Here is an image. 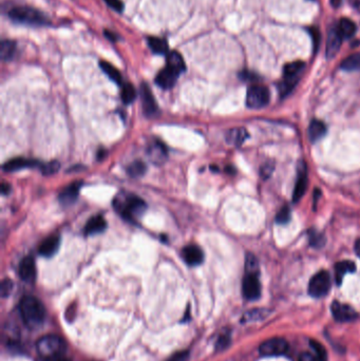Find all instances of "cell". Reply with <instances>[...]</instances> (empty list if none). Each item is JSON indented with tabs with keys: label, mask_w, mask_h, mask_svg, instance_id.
<instances>
[{
	"label": "cell",
	"mask_w": 360,
	"mask_h": 361,
	"mask_svg": "<svg viewBox=\"0 0 360 361\" xmlns=\"http://www.w3.org/2000/svg\"><path fill=\"white\" fill-rule=\"evenodd\" d=\"M100 67L108 75V77L110 79L113 80V82L116 83L117 85H122V82H123L122 74H121V72H119L114 66H112L111 63H109L105 60H101Z\"/></svg>",
	"instance_id": "obj_28"
},
{
	"label": "cell",
	"mask_w": 360,
	"mask_h": 361,
	"mask_svg": "<svg viewBox=\"0 0 360 361\" xmlns=\"http://www.w3.org/2000/svg\"><path fill=\"white\" fill-rule=\"evenodd\" d=\"M18 274L22 281L28 283L34 282L36 279V266L31 257H26L21 260L18 267Z\"/></svg>",
	"instance_id": "obj_14"
},
{
	"label": "cell",
	"mask_w": 360,
	"mask_h": 361,
	"mask_svg": "<svg viewBox=\"0 0 360 361\" xmlns=\"http://www.w3.org/2000/svg\"><path fill=\"white\" fill-rule=\"evenodd\" d=\"M229 341H230V338H229L228 335L221 336L219 338V340H218V342H217L218 350H223V349H225L226 347H228Z\"/></svg>",
	"instance_id": "obj_41"
},
{
	"label": "cell",
	"mask_w": 360,
	"mask_h": 361,
	"mask_svg": "<svg viewBox=\"0 0 360 361\" xmlns=\"http://www.w3.org/2000/svg\"><path fill=\"white\" fill-rule=\"evenodd\" d=\"M355 253L360 258V239H358L357 242L355 243Z\"/></svg>",
	"instance_id": "obj_47"
},
{
	"label": "cell",
	"mask_w": 360,
	"mask_h": 361,
	"mask_svg": "<svg viewBox=\"0 0 360 361\" xmlns=\"http://www.w3.org/2000/svg\"><path fill=\"white\" fill-rule=\"evenodd\" d=\"M148 157L156 165L162 164L164 160L167 158V149L164 146V144L159 141H154L150 144L148 150Z\"/></svg>",
	"instance_id": "obj_16"
},
{
	"label": "cell",
	"mask_w": 360,
	"mask_h": 361,
	"mask_svg": "<svg viewBox=\"0 0 360 361\" xmlns=\"http://www.w3.org/2000/svg\"><path fill=\"white\" fill-rule=\"evenodd\" d=\"M310 35L313 37V43H314V50L318 51L319 44H320V33L317 29H309Z\"/></svg>",
	"instance_id": "obj_40"
},
{
	"label": "cell",
	"mask_w": 360,
	"mask_h": 361,
	"mask_svg": "<svg viewBox=\"0 0 360 361\" xmlns=\"http://www.w3.org/2000/svg\"><path fill=\"white\" fill-rule=\"evenodd\" d=\"M356 266L355 263L352 261H341L338 262L335 265V279L337 284H341L343 277H345L348 272H353L355 271Z\"/></svg>",
	"instance_id": "obj_23"
},
{
	"label": "cell",
	"mask_w": 360,
	"mask_h": 361,
	"mask_svg": "<svg viewBox=\"0 0 360 361\" xmlns=\"http://www.w3.org/2000/svg\"><path fill=\"white\" fill-rule=\"evenodd\" d=\"M343 38L338 33V31L336 28L332 29L327 36V43H326V57L332 58L336 56L339 52V49L341 47Z\"/></svg>",
	"instance_id": "obj_18"
},
{
	"label": "cell",
	"mask_w": 360,
	"mask_h": 361,
	"mask_svg": "<svg viewBox=\"0 0 360 361\" xmlns=\"http://www.w3.org/2000/svg\"><path fill=\"white\" fill-rule=\"evenodd\" d=\"M325 242L324 238L322 237V235L318 234L317 231H311L309 235V243L311 246L315 247H321Z\"/></svg>",
	"instance_id": "obj_37"
},
{
	"label": "cell",
	"mask_w": 360,
	"mask_h": 361,
	"mask_svg": "<svg viewBox=\"0 0 360 361\" xmlns=\"http://www.w3.org/2000/svg\"><path fill=\"white\" fill-rule=\"evenodd\" d=\"M179 76L180 74L177 71H174L173 69L166 66L163 70H161L157 73L155 77V84L158 87H161L162 89L165 90L171 89V88L175 85V83H177V79L179 78Z\"/></svg>",
	"instance_id": "obj_12"
},
{
	"label": "cell",
	"mask_w": 360,
	"mask_h": 361,
	"mask_svg": "<svg viewBox=\"0 0 360 361\" xmlns=\"http://www.w3.org/2000/svg\"><path fill=\"white\" fill-rule=\"evenodd\" d=\"M11 20L28 26H50V20L47 16L34 7L31 6H15L7 13Z\"/></svg>",
	"instance_id": "obj_3"
},
{
	"label": "cell",
	"mask_w": 360,
	"mask_h": 361,
	"mask_svg": "<svg viewBox=\"0 0 360 361\" xmlns=\"http://www.w3.org/2000/svg\"><path fill=\"white\" fill-rule=\"evenodd\" d=\"M332 314L336 320L341 321V322L353 321L357 318V312L353 309V308L338 301H334L332 303Z\"/></svg>",
	"instance_id": "obj_11"
},
{
	"label": "cell",
	"mask_w": 360,
	"mask_h": 361,
	"mask_svg": "<svg viewBox=\"0 0 360 361\" xmlns=\"http://www.w3.org/2000/svg\"><path fill=\"white\" fill-rule=\"evenodd\" d=\"M16 54V43L13 40H2L1 47H0V56L2 60H11Z\"/></svg>",
	"instance_id": "obj_29"
},
{
	"label": "cell",
	"mask_w": 360,
	"mask_h": 361,
	"mask_svg": "<svg viewBox=\"0 0 360 361\" xmlns=\"http://www.w3.org/2000/svg\"><path fill=\"white\" fill-rule=\"evenodd\" d=\"M105 36L112 43H115L118 39V36L115 33H113V32H111V31H108V30H105Z\"/></svg>",
	"instance_id": "obj_45"
},
{
	"label": "cell",
	"mask_w": 360,
	"mask_h": 361,
	"mask_svg": "<svg viewBox=\"0 0 360 361\" xmlns=\"http://www.w3.org/2000/svg\"><path fill=\"white\" fill-rule=\"evenodd\" d=\"M121 96H122V101L126 103V105H128V103H133L135 98H137V91H135L134 87L131 84L127 83V84H124L122 87Z\"/></svg>",
	"instance_id": "obj_31"
},
{
	"label": "cell",
	"mask_w": 360,
	"mask_h": 361,
	"mask_svg": "<svg viewBox=\"0 0 360 361\" xmlns=\"http://www.w3.org/2000/svg\"><path fill=\"white\" fill-rule=\"evenodd\" d=\"M42 166V171L44 174L46 175H50V174H54L58 171V169L60 168V164L56 160H53V162L47 163V164H43Z\"/></svg>",
	"instance_id": "obj_36"
},
{
	"label": "cell",
	"mask_w": 360,
	"mask_h": 361,
	"mask_svg": "<svg viewBox=\"0 0 360 361\" xmlns=\"http://www.w3.org/2000/svg\"><path fill=\"white\" fill-rule=\"evenodd\" d=\"M326 133V126L321 122V120H313L309 124V138L311 142H317L319 140H321L323 136Z\"/></svg>",
	"instance_id": "obj_24"
},
{
	"label": "cell",
	"mask_w": 360,
	"mask_h": 361,
	"mask_svg": "<svg viewBox=\"0 0 360 361\" xmlns=\"http://www.w3.org/2000/svg\"><path fill=\"white\" fill-rule=\"evenodd\" d=\"M270 94L266 87L254 85L249 88L246 95V105L251 109H261L267 106Z\"/></svg>",
	"instance_id": "obj_6"
},
{
	"label": "cell",
	"mask_w": 360,
	"mask_h": 361,
	"mask_svg": "<svg viewBox=\"0 0 360 361\" xmlns=\"http://www.w3.org/2000/svg\"><path fill=\"white\" fill-rule=\"evenodd\" d=\"M273 170H274V165L267 163L264 165V167L261 169V174L264 176V178H268Z\"/></svg>",
	"instance_id": "obj_43"
},
{
	"label": "cell",
	"mask_w": 360,
	"mask_h": 361,
	"mask_svg": "<svg viewBox=\"0 0 360 361\" xmlns=\"http://www.w3.org/2000/svg\"><path fill=\"white\" fill-rule=\"evenodd\" d=\"M166 66L173 69L174 71H177L179 74L186 71V65L185 62H184L182 55L177 51H171L167 54Z\"/></svg>",
	"instance_id": "obj_22"
},
{
	"label": "cell",
	"mask_w": 360,
	"mask_h": 361,
	"mask_svg": "<svg viewBox=\"0 0 360 361\" xmlns=\"http://www.w3.org/2000/svg\"><path fill=\"white\" fill-rule=\"evenodd\" d=\"M331 288V276L327 271L321 270L310 279L309 293L311 297L320 298L329 293Z\"/></svg>",
	"instance_id": "obj_7"
},
{
	"label": "cell",
	"mask_w": 360,
	"mask_h": 361,
	"mask_svg": "<svg viewBox=\"0 0 360 361\" xmlns=\"http://www.w3.org/2000/svg\"><path fill=\"white\" fill-rule=\"evenodd\" d=\"M128 174L132 178H139V176H142L145 174L147 167L145 165V163H143L142 160H135L131 165H129L128 167Z\"/></svg>",
	"instance_id": "obj_32"
},
{
	"label": "cell",
	"mask_w": 360,
	"mask_h": 361,
	"mask_svg": "<svg viewBox=\"0 0 360 361\" xmlns=\"http://www.w3.org/2000/svg\"><path fill=\"white\" fill-rule=\"evenodd\" d=\"M13 290V282L11 280H3L1 283V287H0V292H1L2 297H6L11 294Z\"/></svg>",
	"instance_id": "obj_39"
},
{
	"label": "cell",
	"mask_w": 360,
	"mask_h": 361,
	"mask_svg": "<svg viewBox=\"0 0 360 361\" xmlns=\"http://www.w3.org/2000/svg\"><path fill=\"white\" fill-rule=\"evenodd\" d=\"M245 268L246 272H253V274H259V265L258 261L255 258V256L252 254H249L246 257V262H245Z\"/></svg>",
	"instance_id": "obj_34"
},
{
	"label": "cell",
	"mask_w": 360,
	"mask_h": 361,
	"mask_svg": "<svg viewBox=\"0 0 360 361\" xmlns=\"http://www.w3.org/2000/svg\"><path fill=\"white\" fill-rule=\"evenodd\" d=\"M310 347L315 352V356L318 361H327V354L326 350L320 342L316 340H310Z\"/></svg>",
	"instance_id": "obj_33"
},
{
	"label": "cell",
	"mask_w": 360,
	"mask_h": 361,
	"mask_svg": "<svg viewBox=\"0 0 360 361\" xmlns=\"http://www.w3.org/2000/svg\"><path fill=\"white\" fill-rule=\"evenodd\" d=\"M37 351L39 355L46 360L61 358L67 351V343L58 336L49 335L41 338L37 342Z\"/></svg>",
	"instance_id": "obj_4"
},
{
	"label": "cell",
	"mask_w": 360,
	"mask_h": 361,
	"mask_svg": "<svg viewBox=\"0 0 360 361\" xmlns=\"http://www.w3.org/2000/svg\"><path fill=\"white\" fill-rule=\"evenodd\" d=\"M340 3H341V0H332V4H333L335 7L339 6V5H340Z\"/></svg>",
	"instance_id": "obj_48"
},
{
	"label": "cell",
	"mask_w": 360,
	"mask_h": 361,
	"mask_svg": "<svg viewBox=\"0 0 360 361\" xmlns=\"http://www.w3.org/2000/svg\"><path fill=\"white\" fill-rule=\"evenodd\" d=\"M182 257L189 266L200 265L204 260V254L198 245L190 244L183 248Z\"/></svg>",
	"instance_id": "obj_13"
},
{
	"label": "cell",
	"mask_w": 360,
	"mask_h": 361,
	"mask_svg": "<svg viewBox=\"0 0 360 361\" xmlns=\"http://www.w3.org/2000/svg\"><path fill=\"white\" fill-rule=\"evenodd\" d=\"M289 350V343L283 338H271L264 341L260 348L259 352L262 356L266 357H276L282 356Z\"/></svg>",
	"instance_id": "obj_8"
},
{
	"label": "cell",
	"mask_w": 360,
	"mask_h": 361,
	"mask_svg": "<svg viewBox=\"0 0 360 361\" xmlns=\"http://www.w3.org/2000/svg\"><path fill=\"white\" fill-rule=\"evenodd\" d=\"M105 2L111 7L112 10H114L115 12L122 13L124 11V2L122 0H105Z\"/></svg>",
	"instance_id": "obj_38"
},
{
	"label": "cell",
	"mask_w": 360,
	"mask_h": 361,
	"mask_svg": "<svg viewBox=\"0 0 360 361\" xmlns=\"http://www.w3.org/2000/svg\"><path fill=\"white\" fill-rule=\"evenodd\" d=\"M247 138H249V133L245 129H243V128H236V129H231L227 133L226 141L231 145L240 146L242 145Z\"/></svg>",
	"instance_id": "obj_26"
},
{
	"label": "cell",
	"mask_w": 360,
	"mask_h": 361,
	"mask_svg": "<svg viewBox=\"0 0 360 361\" xmlns=\"http://www.w3.org/2000/svg\"><path fill=\"white\" fill-rule=\"evenodd\" d=\"M291 220V209L289 206H284L281 208L276 216V222L278 224H286Z\"/></svg>",
	"instance_id": "obj_35"
},
{
	"label": "cell",
	"mask_w": 360,
	"mask_h": 361,
	"mask_svg": "<svg viewBox=\"0 0 360 361\" xmlns=\"http://www.w3.org/2000/svg\"><path fill=\"white\" fill-rule=\"evenodd\" d=\"M341 69L346 71H356L360 69V53L350 55L341 62Z\"/></svg>",
	"instance_id": "obj_30"
},
{
	"label": "cell",
	"mask_w": 360,
	"mask_h": 361,
	"mask_svg": "<svg viewBox=\"0 0 360 361\" xmlns=\"http://www.w3.org/2000/svg\"><path fill=\"white\" fill-rule=\"evenodd\" d=\"M19 310L23 322L31 330L41 327L46 319V309L43 303L35 297H23L19 303Z\"/></svg>",
	"instance_id": "obj_2"
},
{
	"label": "cell",
	"mask_w": 360,
	"mask_h": 361,
	"mask_svg": "<svg viewBox=\"0 0 360 361\" xmlns=\"http://www.w3.org/2000/svg\"><path fill=\"white\" fill-rule=\"evenodd\" d=\"M338 33L341 35V37L345 38H351L355 34L356 32V25L349 18H342L340 19L338 26L336 27Z\"/></svg>",
	"instance_id": "obj_27"
},
{
	"label": "cell",
	"mask_w": 360,
	"mask_h": 361,
	"mask_svg": "<svg viewBox=\"0 0 360 361\" xmlns=\"http://www.w3.org/2000/svg\"><path fill=\"white\" fill-rule=\"evenodd\" d=\"M1 191H2V195H6V194H9V192H10V185H9V184H5V183H3L2 184V186H1Z\"/></svg>",
	"instance_id": "obj_46"
},
{
	"label": "cell",
	"mask_w": 360,
	"mask_h": 361,
	"mask_svg": "<svg viewBox=\"0 0 360 361\" xmlns=\"http://www.w3.org/2000/svg\"><path fill=\"white\" fill-rule=\"evenodd\" d=\"M243 295L249 300H257L261 295V284L258 274L246 272L242 283Z\"/></svg>",
	"instance_id": "obj_9"
},
{
	"label": "cell",
	"mask_w": 360,
	"mask_h": 361,
	"mask_svg": "<svg viewBox=\"0 0 360 361\" xmlns=\"http://www.w3.org/2000/svg\"><path fill=\"white\" fill-rule=\"evenodd\" d=\"M38 165H41V163H38L35 159H30V158H25V157H16V158L9 160V162H6L3 165V170L6 172H14L16 170L23 169V168H30V167L38 166Z\"/></svg>",
	"instance_id": "obj_20"
},
{
	"label": "cell",
	"mask_w": 360,
	"mask_h": 361,
	"mask_svg": "<svg viewBox=\"0 0 360 361\" xmlns=\"http://www.w3.org/2000/svg\"><path fill=\"white\" fill-rule=\"evenodd\" d=\"M107 228V222L103 215H95L87 222L84 232L86 236H93L101 234Z\"/></svg>",
	"instance_id": "obj_21"
},
{
	"label": "cell",
	"mask_w": 360,
	"mask_h": 361,
	"mask_svg": "<svg viewBox=\"0 0 360 361\" xmlns=\"http://www.w3.org/2000/svg\"><path fill=\"white\" fill-rule=\"evenodd\" d=\"M305 67V62L302 61H294L285 65L283 69V80L279 85V92L281 96H286L293 91Z\"/></svg>",
	"instance_id": "obj_5"
},
{
	"label": "cell",
	"mask_w": 360,
	"mask_h": 361,
	"mask_svg": "<svg viewBox=\"0 0 360 361\" xmlns=\"http://www.w3.org/2000/svg\"><path fill=\"white\" fill-rule=\"evenodd\" d=\"M82 185H83L82 182H75L73 184H71V185H69L68 187H66L59 194V197H58L59 202L63 206H69L71 204H73L77 200L79 190H81Z\"/></svg>",
	"instance_id": "obj_17"
},
{
	"label": "cell",
	"mask_w": 360,
	"mask_h": 361,
	"mask_svg": "<svg viewBox=\"0 0 360 361\" xmlns=\"http://www.w3.org/2000/svg\"><path fill=\"white\" fill-rule=\"evenodd\" d=\"M114 209L128 222L135 223L139 216L146 210L147 205L144 201L134 195L121 194L114 199Z\"/></svg>",
	"instance_id": "obj_1"
},
{
	"label": "cell",
	"mask_w": 360,
	"mask_h": 361,
	"mask_svg": "<svg viewBox=\"0 0 360 361\" xmlns=\"http://www.w3.org/2000/svg\"><path fill=\"white\" fill-rule=\"evenodd\" d=\"M141 98L143 103V110L145 114L148 116H153L157 112V105L154 98V94L151 92L149 86L146 83L141 85Z\"/></svg>",
	"instance_id": "obj_10"
},
{
	"label": "cell",
	"mask_w": 360,
	"mask_h": 361,
	"mask_svg": "<svg viewBox=\"0 0 360 361\" xmlns=\"http://www.w3.org/2000/svg\"><path fill=\"white\" fill-rule=\"evenodd\" d=\"M59 245H60V238L57 235L50 236L44 241L41 246H39L38 253L39 255L49 258V257H52L57 253Z\"/></svg>",
	"instance_id": "obj_19"
},
{
	"label": "cell",
	"mask_w": 360,
	"mask_h": 361,
	"mask_svg": "<svg viewBox=\"0 0 360 361\" xmlns=\"http://www.w3.org/2000/svg\"><path fill=\"white\" fill-rule=\"evenodd\" d=\"M298 361H318L315 355H311L309 353H303L300 355Z\"/></svg>",
	"instance_id": "obj_44"
},
{
	"label": "cell",
	"mask_w": 360,
	"mask_h": 361,
	"mask_svg": "<svg viewBox=\"0 0 360 361\" xmlns=\"http://www.w3.org/2000/svg\"><path fill=\"white\" fill-rule=\"evenodd\" d=\"M188 357V352H179L168 359L167 361H185Z\"/></svg>",
	"instance_id": "obj_42"
},
{
	"label": "cell",
	"mask_w": 360,
	"mask_h": 361,
	"mask_svg": "<svg viewBox=\"0 0 360 361\" xmlns=\"http://www.w3.org/2000/svg\"><path fill=\"white\" fill-rule=\"evenodd\" d=\"M147 43L150 48V50L154 54L158 55H167L169 53V47L165 39L159 37L150 36L147 38Z\"/></svg>",
	"instance_id": "obj_25"
},
{
	"label": "cell",
	"mask_w": 360,
	"mask_h": 361,
	"mask_svg": "<svg viewBox=\"0 0 360 361\" xmlns=\"http://www.w3.org/2000/svg\"><path fill=\"white\" fill-rule=\"evenodd\" d=\"M307 166L305 163H300L298 167V176H297V182H296L295 190L293 194V200L295 203H297L298 201L303 197L305 192L308 187V173H307Z\"/></svg>",
	"instance_id": "obj_15"
}]
</instances>
